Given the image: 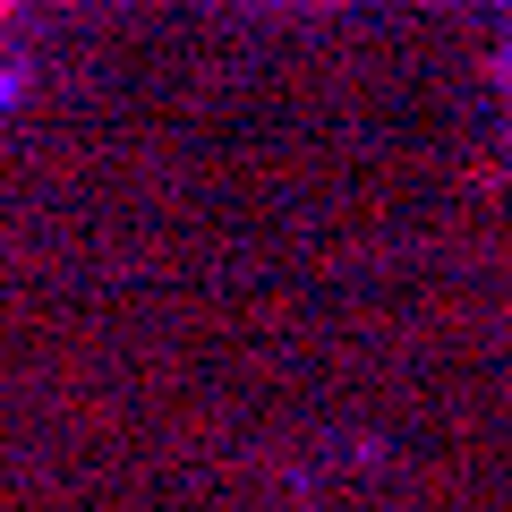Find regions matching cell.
Instances as JSON below:
<instances>
[{"mask_svg":"<svg viewBox=\"0 0 512 512\" xmlns=\"http://www.w3.org/2000/svg\"><path fill=\"white\" fill-rule=\"evenodd\" d=\"M0 9H9V0H0Z\"/></svg>","mask_w":512,"mask_h":512,"instance_id":"obj_1","label":"cell"}]
</instances>
